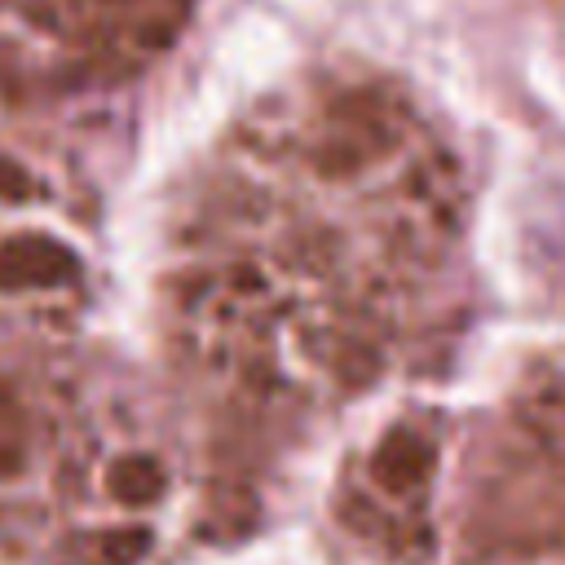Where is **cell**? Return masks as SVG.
<instances>
[{"instance_id":"cell-1","label":"cell","mask_w":565,"mask_h":565,"mask_svg":"<svg viewBox=\"0 0 565 565\" xmlns=\"http://www.w3.org/2000/svg\"><path fill=\"white\" fill-rule=\"evenodd\" d=\"M177 0H0V79H84L137 66L172 35Z\"/></svg>"},{"instance_id":"cell-2","label":"cell","mask_w":565,"mask_h":565,"mask_svg":"<svg viewBox=\"0 0 565 565\" xmlns=\"http://www.w3.org/2000/svg\"><path fill=\"white\" fill-rule=\"evenodd\" d=\"M84 300V247L62 221L44 212H18V190L0 163V313L26 322H71Z\"/></svg>"}]
</instances>
